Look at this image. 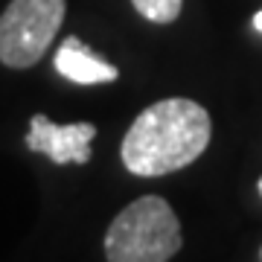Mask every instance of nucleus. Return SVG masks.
<instances>
[{
    "instance_id": "1",
    "label": "nucleus",
    "mask_w": 262,
    "mask_h": 262,
    "mask_svg": "<svg viewBox=\"0 0 262 262\" xmlns=\"http://www.w3.org/2000/svg\"><path fill=\"white\" fill-rule=\"evenodd\" d=\"M210 114L192 99H160L131 122L122 137V166L140 178H158L189 166L210 143Z\"/></svg>"
},
{
    "instance_id": "2",
    "label": "nucleus",
    "mask_w": 262,
    "mask_h": 262,
    "mask_svg": "<svg viewBox=\"0 0 262 262\" xmlns=\"http://www.w3.org/2000/svg\"><path fill=\"white\" fill-rule=\"evenodd\" d=\"M178 215L160 195L131 201L105 233V256L111 262H166L181 251Z\"/></svg>"
},
{
    "instance_id": "3",
    "label": "nucleus",
    "mask_w": 262,
    "mask_h": 262,
    "mask_svg": "<svg viewBox=\"0 0 262 262\" xmlns=\"http://www.w3.org/2000/svg\"><path fill=\"white\" fill-rule=\"evenodd\" d=\"M67 0H12L0 15V61L24 70L41 61L64 20Z\"/></svg>"
},
{
    "instance_id": "4",
    "label": "nucleus",
    "mask_w": 262,
    "mask_h": 262,
    "mask_svg": "<svg viewBox=\"0 0 262 262\" xmlns=\"http://www.w3.org/2000/svg\"><path fill=\"white\" fill-rule=\"evenodd\" d=\"M96 137L94 122H70V125H56V122L35 114L29 120L27 149L47 155L53 163H88L91 160V143Z\"/></svg>"
},
{
    "instance_id": "5",
    "label": "nucleus",
    "mask_w": 262,
    "mask_h": 262,
    "mask_svg": "<svg viewBox=\"0 0 262 262\" xmlns=\"http://www.w3.org/2000/svg\"><path fill=\"white\" fill-rule=\"evenodd\" d=\"M53 64H56V70L64 76L67 82H76V84H108L120 76V70L111 61L94 56V50L84 41H79L76 35L61 41Z\"/></svg>"
},
{
    "instance_id": "6",
    "label": "nucleus",
    "mask_w": 262,
    "mask_h": 262,
    "mask_svg": "<svg viewBox=\"0 0 262 262\" xmlns=\"http://www.w3.org/2000/svg\"><path fill=\"white\" fill-rule=\"evenodd\" d=\"M134 9L140 12L146 20H155V24H169L181 15V6L184 0H131Z\"/></svg>"
},
{
    "instance_id": "7",
    "label": "nucleus",
    "mask_w": 262,
    "mask_h": 262,
    "mask_svg": "<svg viewBox=\"0 0 262 262\" xmlns=\"http://www.w3.org/2000/svg\"><path fill=\"white\" fill-rule=\"evenodd\" d=\"M253 29H256V32H262V9L253 15Z\"/></svg>"
},
{
    "instance_id": "8",
    "label": "nucleus",
    "mask_w": 262,
    "mask_h": 262,
    "mask_svg": "<svg viewBox=\"0 0 262 262\" xmlns=\"http://www.w3.org/2000/svg\"><path fill=\"white\" fill-rule=\"evenodd\" d=\"M259 192H262V178H259Z\"/></svg>"
}]
</instances>
